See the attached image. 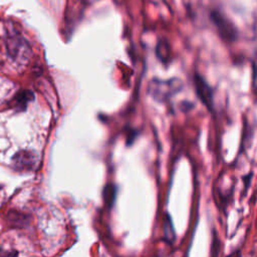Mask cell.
I'll list each match as a JSON object with an SVG mask.
<instances>
[{"label": "cell", "instance_id": "obj_1", "mask_svg": "<svg viewBox=\"0 0 257 257\" xmlns=\"http://www.w3.org/2000/svg\"><path fill=\"white\" fill-rule=\"evenodd\" d=\"M182 88L183 82L180 78L174 77L166 80L154 78L148 84V93L156 101L166 102L180 92Z\"/></svg>", "mask_w": 257, "mask_h": 257}, {"label": "cell", "instance_id": "obj_2", "mask_svg": "<svg viewBox=\"0 0 257 257\" xmlns=\"http://www.w3.org/2000/svg\"><path fill=\"white\" fill-rule=\"evenodd\" d=\"M6 46L9 56L19 63L26 62L32 52L28 41L19 34L9 35L7 37Z\"/></svg>", "mask_w": 257, "mask_h": 257}, {"label": "cell", "instance_id": "obj_3", "mask_svg": "<svg viewBox=\"0 0 257 257\" xmlns=\"http://www.w3.org/2000/svg\"><path fill=\"white\" fill-rule=\"evenodd\" d=\"M211 19L220 36L226 41H234L237 38V29L233 23L218 11L211 12Z\"/></svg>", "mask_w": 257, "mask_h": 257}, {"label": "cell", "instance_id": "obj_4", "mask_svg": "<svg viewBox=\"0 0 257 257\" xmlns=\"http://www.w3.org/2000/svg\"><path fill=\"white\" fill-rule=\"evenodd\" d=\"M39 158L32 151H20L12 158V164L17 171H32L37 167Z\"/></svg>", "mask_w": 257, "mask_h": 257}, {"label": "cell", "instance_id": "obj_5", "mask_svg": "<svg viewBox=\"0 0 257 257\" xmlns=\"http://www.w3.org/2000/svg\"><path fill=\"white\" fill-rule=\"evenodd\" d=\"M194 83L196 88V93L200 100L208 107V109L213 108V89L208 84V82L199 73L194 76Z\"/></svg>", "mask_w": 257, "mask_h": 257}, {"label": "cell", "instance_id": "obj_6", "mask_svg": "<svg viewBox=\"0 0 257 257\" xmlns=\"http://www.w3.org/2000/svg\"><path fill=\"white\" fill-rule=\"evenodd\" d=\"M156 55L160 59L161 62L167 64L170 62L172 58L171 47L167 40H160L156 47Z\"/></svg>", "mask_w": 257, "mask_h": 257}, {"label": "cell", "instance_id": "obj_7", "mask_svg": "<svg viewBox=\"0 0 257 257\" xmlns=\"http://www.w3.org/2000/svg\"><path fill=\"white\" fill-rule=\"evenodd\" d=\"M32 99L33 93L30 90H21L15 95L13 99V104L17 110H24L27 106V103Z\"/></svg>", "mask_w": 257, "mask_h": 257}, {"label": "cell", "instance_id": "obj_8", "mask_svg": "<svg viewBox=\"0 0 257 257\" xmlns=\"http://www.w3.org/2000/svg\"><path fill=\"white\" fill-rule=\"evenodd\" d=\"M164 237H165V240L169 244H172L175 241V238H176V234H175V230H174V226H173V221H172L169 214H166L165 221H164Z\"/></svg>", "mask_w": 257, "mask_h": 257}, {"label": "cell", "instance_id": "obj_9", "mask_svg": "<svg viewBox=\"0 0 257 257\" xmlns=\"http://www.w3.org/2000/svg\"><path fill=\"white\" fill-rule=\"evenodd\" d=\"M115 193H116V189L111 184L106 185L105 188L103 189V199H104V203L106 204L107 207L112 206V204L115 200Z\"/></svg>", "mask_w": 257, "mask_h": 257}, {"label": "cell", "instance_id": "obj_10", "mask_svg": "<svg viewBox=\"0 0 257 257\" xmlns=\"http://www.w3.org/2000/svg\"><path fill=\"white\" fill-rule=\"evenodd\" d=\"M252 77H253V82L256 85L257 84V53L254 55L253 57V61H252Z\"/></svg>", "mask_w": 257, "mask_h": 257}]
</instances>
